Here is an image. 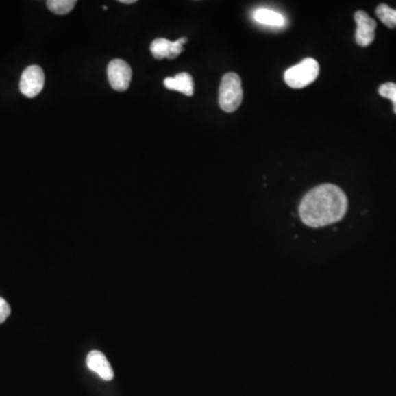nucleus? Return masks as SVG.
Wrapping results in <instances>:
<instances>
[{"label": "nucleus", "mask_w": 396, "mask_h": 396, "mask_svg": "<svg viewBox=\"0 0 396 396\" xmlns=\"http://www.w3.org/2000/svg\"><path fill=\"white\" fill-rule=\"evenodd\" d=\"M319 62L312 58L303 60L284 73V81L292 88H303L312 84L319 77Z\"/></svg>", "instance_id": "obj_3"}, {"label": "nucleus", "mask_w": 396, "mask_h": 396, "mask_svg": "<svg viewBox=\"0 0 396 396\" xmlns=\"http://www.w3.org/2000/svg\"><path fill=\"white\" fill-rule=\"evenodd\" d=\"M86 363L90 370L95 372L105 381L114 379V370L107 360V358L105 357V354H101V351H97V350L90 351L87 356Z\"/></svg>", "instance_id": "obj_7"}, {"label": "nucleus", "mask_w": 396, "mask_h": 396, "mask_svg": "<svg viewBox=\"0 0 396 396\" xmlns=\"http://www.w3.org/2000/svg\"><path fill=\"white\" fill-rule=\"evenodd\" d=\"M164 86L170 90L182 92L186 96L194 95V81L188 73H180L174 77H166Z\"/></svg>", "instance_id": "obj_8"}, {"label": "nucleus", "mask_w": 396, "mask_h": 396, "mask_svg": "<svg viewBox=\"0 0 396 396\" xmlns=\"http://www.w3.org/2000/svg\"><path fill=\"white\" fill-rule=\"evenodd\" d=\"M172 45L173 42L164 38H158L151 43L150 51L154 59H173L172 56Z\"/></svg>", "instance_id": "obj_10"}, {"label": "nucleus", "mask_w": 396, "mask_h": 396, "mask_svg": "<svg viewBox=\"0 0 396 396\" xmlns=\"http://www.w3.org/2000/svg\"><path fill=\"white\" fill-rule=\"evenodd\" d=\"M253 18L258 23L270 25V27H283L285 25V18L282 14L271 9H257L254 12Z\"/></svg>", "instance_id": "obj_9"}, {"label": "nucleus", "mask_w": 396, "mask_h": 396, "mask_svg": "<svg viewBox=\"0 0 396 396\" xmlns=\"http://www.w3.org/2000/svg\"><path fill=\"white\" fill-rule=\"evenodd\" d=\"M76 0H48L47 6L51 12L55 14H67L75 7Z\"/></svg>", "instance_id": "obj_12"}, {"label": "nucleus", "mask_w": 396, "mask_h": 396, "mask_svg": "<svg viewBox=\"0 0 396 396\" xmlns=\"http://www.w3.org/2000/svg\"><path fill=\"white\" fill-rule=\"evenodd\" d=\"M219 106L223 112H234L240 107L243 99V83L236 73H227L219 86Z\"/></svg>", "instance_id": "obj_2"}, {"label": "nucleus", "mask_w": 396, "mask_h": 396, "mask_svg": "<svg viewBox=\"0 0 396 396\" xmlns=\"http://www.w3.org/2000/svg\"><path fill=\"white\" fill-rule=\"evenodd\" d=\"M354 21L357 23L356 42L358 45L366 48L374 41L377 23L366 12H362V10H358L354 14Z\"/></svg>", "instance_id": "obj_6"}, {"label": "nucleus", "mask_w": 396, "mask_h": 396, "mask_svg": "<svg viewBox=\"0 0 396 396\" xmlns=\"http://www.w3.org/2000/svg\"><path fill=\"white\" fill-rule=\"evenodd\" d=\"M348 210V198L341 187L321 184L307 193L299 204L301 221L312 228L341 221Z\"/></svg>", "instance_id": "obj_1"}, {"label": "nucleus", "mask_w": 396, "mask_h": 396, "mask_svg": "<svg viewBox=\"0 0 396 396\" xmlns=\"http://www.w3.org/2000/svg\"><path fill=\"white\" fill-rule=\"evenodd\" d=\"M379 94L382 97L388 98L393 103L394 114H396V84L395 83H385L379 87Z\"/></svg>", "instance_id": "obj_13"}, {"label": "nucleus", "mask_w": 396, "mask_h": 396, "mask_svg": "<svg viewBox=\"0 0 396 396\" xmlns=\"http://www.w3.org/2000/svg\"><path fill=\"white\" fill-rule=\"evenodd\" d=\"M103 10H107V9H108V8H107V6H103Z\"/></svg>", "instance_id": "obj_16"}, {"label": "nucleus", "mask_w": 396, "mask_h": 396, "mask_svg": "<svg viewBox=\"0 0 396 396\" xmlns=\"http://www.w3.org/2000/svg\"><path fill=\"white\" fill-rule=\"evenodd\" d=\"M45 72L39 65H30L20 78V92L28 98H34L42 92L45 87Z\"/></svg>", "instance_id": "obj_5"}, {"label": "nucleus", "mask_w": 396, "mask_h": 396, "mask_svg": "<svg viewBox=\"0 0 396 396\" xmlns=\"http://www.w3.org/2000/svg\"><path fill=\"white\" fill-rule=\"evenodd\" d=\"M10 315V306L3 297H0V324H3Z\"/></svg>", "instance_id": "obj_14"}, {"label": "nucleus", "mask_w": 396, "mask_h": 396, "mask_svg": "<svg viewBox=\"0 0 396 396\" xmlns=\"http://www.w3.org/2000/svg\"><path fill=\"white\" fill-rule=\"evenodd\" d=\"M119 3L123 5H132V3H137L136 0H119Z\"/></svg>", "instance_id": "obj_15"}, {"label": "nucleus", "mask_w": 396, "mask_h": 396, "mask_svg": "<svg viewBox=\"0 0 396 396\" xmlns=\"http://www.w3.org/2000/svg\"><path fill=\"white\" fill-rule=\"evenodd\" d=\"M375 14H377L378 18L382 21L383 25H386L388 28H396L395 9L391 8L390 6L385 5V3H381V5L378 6Z\"/></svg>", "instance_id": "obj_11"}, {"label": "nucleus", "mask_w": 396, "mask_h": 396, "mask_svg": "<svg viewBox=\"0 0 396 396\" xmlns=\"http://www.w3.org/2000/svg\"><path fill=\"white\" fill-rule=\"evenodd\" d=\"M110 86L117 92H126L132 79V66L121 59L112 60L107 67Z\"/></svg>", "instance_id": "obj_4"}]
</instances>
